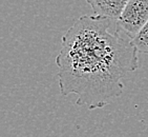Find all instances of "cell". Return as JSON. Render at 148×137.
Segmentation results:
<instances>
[{"label":"cell","instance_id":"1","mask_svg":"<svg viewBox=\"0 0 148 137\" xmlns=\"http://www.w3.org/2000/svg\"><path fill=\"white\" fill-rule=\"evenodd\" d=\"M111 20L84 15L78 18L62 37L56 57L60 93L77 95L76 104L97 110L121 96L123 79L138 70L137 49Z\"/></svg>","mask_w":148,"mask_h":137},{"label":"cell","instance_id":"2","mask_svg":"<svg viewBox=\"0 0 148 137\" xmlns=\"http://www.w3.org/2000/svg\"><path fill=\"white\" fill-rule=\"evenodd\" d=\"M148 21V0H129L117 20L116 29L134 39Z\"/></svg>","mask_w":148,"mask_h":137},{"label":"cell","instance_id":"3","mask_svg":"<svg viewBox=\"0 0 148 137\" xmlns=\"http://www.w3.org/2000/svg\"><path fill=\"white\" fill-rule=\"evenodd\" d=\"M95 16L117 21L129 0H85Z\"/></svg>","mask_w":148,"mask_h":137},{"label":"cell","instance_id":"4","mask_svg":"<svg viewBox=\"0 0 148 137\" xmlns=\"http://www.w3.org/2000/svg\"><path fill=\"white\" fill-rule=\"evenodd\" d=\"M132 44L139 53L148 54V21L138 33V35L131 40Z\"/></svg>","mask_w":148,"mask_h":137}]
</instances>
